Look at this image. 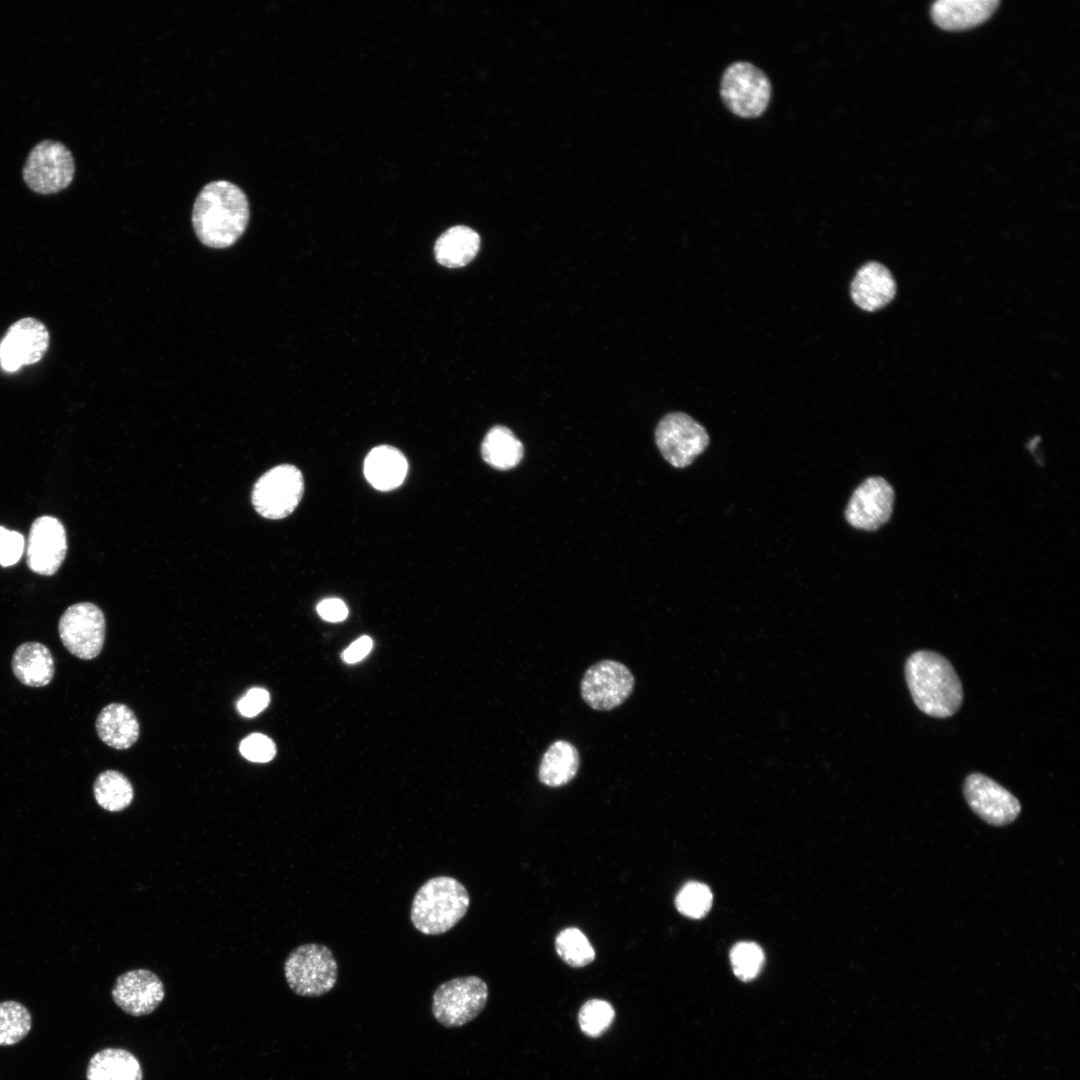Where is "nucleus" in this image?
<instances>
[{
	"label": "nucleus",
	"instance_id": "nucleus-17",
	"mask_svg": "<svg viewBox=\"0 0 1080 1080\" xmlns=\"http://www.w3.org/2000/svg\"><path fill=\"white\" fill-rule=\"evenodd\" d=\"M850 293L858 307L873 312L891 302L896 293V284L884 265L868 262L856 272Z\"/></svg>",
	"mask_w": 1080,
	"mask_h": 1080
},
{
	"label": "nucleus",
	"instance_id": "nucleus-21",
	"mask_svg": "<svg viewBox=\"0 0 1080 1080\" xmlns=\"http://www.w3.org/2000/svg\"><path fill=\"white\" fill-rule=\"evenodd\" d=\"M99 738L118 750L130 748L139 737V723L134 712L125 704L110 703L96 719Z\"/></svg>",
	"mask_w": 1080,
	"mask_h": 1080
},
{
	"label": "nucleus",
	"instance_id": "nucleus-26",
	"mask_svg": "<svg viewBox=\"0 0 1080 1080\" xmlns=\"http://www.w3.org/2000/svg\"><path fill=\"white\" fill-rule=\"evenodd\" d=\"M93 794L100 807L111 812L127 808L134 797V790L128 778L119 771L101 772L93 785Z\"/></svg>",
	"mask_w": 1080,
	"mask_h": 1080
},
{
	"label": "nucleus",
	"instance_id": "nucleus-28",
	"mask_svg": "<svg viewBox=\"0 0 1080 1080\" xmlns=\"http://www.w3.org/2000/svg\"><path fill=\"white\" fill-rule=\"evenodd\" d=\"M31 1026V1014L24 1005L14 1000L0 1002V1046L20 1042Z\"/></svg>",
	"mask_w": 1080,
	"mask_h": 1080
},
{
	"label": "nucleus",
	"instance_id": "nucleus-4",
	"mask_svg": "<svg viewBox=\"0 0 1080 1080\" xmlns=\"http://www.w3.org/2000/svg\"><path fill=\"white\" fill-rule=\"evenodd\" d=\"M284 975L295 994L319 997L334 988L338 966L327 946L307 943L290 952L284 963Z\"/></svg>",
	"mask_w": 1080,
	"mask_h": 1080
},
{
	"label": "nucleus",
	"instance_id": "nucleus-13",
	"mask_svg": "<svg viewBox=\"0 0 1080 1080\" xmlns=\"http://www.w3.org/2000/svg\"><path fill=\"white\" fill-rule=\"evenodd\" d=\"M893 503L892 486L884 478L870 477L853 492L845 510V518L857 529L874 531L890 519Z\"/></svg>",
	"mask_w": 1080,
	"mask_h": 1080
},
{
	"label": "nucleus",
	"instance_id": "nucleus-23",
	"mask_svg": "<svg viewBox=\"0 0 1080 1080\" xmlns=\"http://www.w3.org/2000/svg\"><path fill=\"white\" fill-rule=\"evenodd\" d=\"M579 764L576 747L568 741L557 740L542 756L538 770L539 781L554 788L568 784L576 776Z\"/></svg>",
	"mask_w": 1080,
	"mask_h": 1080
},
{
	"label": "nucleus",
	"instance_id": "nucleus-36",
	"mask_svg": "<svg viewBox=\"0 0 1080 1080\" xmlns=\"http://www.w3.org/2000/svg\"><path fill=\"white\" fill-rule=\"evenodd\" d=\"M372 645L373 643L369 636H361L345 649L342 653V659L348 664L359 662L369 654Z\"/></svg>",
	"mask_w": 1080,
	"mask_h": 1080
},
{
	"label": "nucleus",
	"instance_id": "nucleus-29",
	"mask_svg": "<svg viewBox=\"0 0 1080 1080\" xmlns=\"http://www.w3.org/2000/svg\"><path fill=\"white\" fill-rule=\"evenodd\" d=\"M614 1017L615 1011L609 1002L602 999H590L582 1005L578 1013V1022L585 1035L598 1037L609 1028Z\"/></svg>",
	"mask_w": 1080,
	"mask_h": 1080
},
{
	"label": "nucleus",
	"instance_id": "nucleus-9",
	"mask_svg": "<svg viewBox=\"0 0 1080 1080\" xmlns=\"http://www.w3.org/2000/svg\"><path fill=\"white\" fill-rule=\"evenodd\" d=\"M656 444L667 462L676 468L690 465L709 444L706 429L683 412L665 415L655 430Z\"/></svg>",
	"mask_w": 1080,
	"mask_h": 1080
},
{
	"label": "nucleus",
	"instance_id": "nucleus-2",
	"mask_svg": "<svg viewBox=\"0 0 1080 1080\" xmlns=\"http://www.w3.org/2000/svg\"><path fill=\"white\" fill-rule=\"evenodd\" d=\"M906 683L916 706L936 718L954 715L963 701L961 681L952 664L941 654L920 650L905 663Z\"/></svg>",
	"mask_w": 1080,
	"mask_h": 1080
},
{
	"label": "nucleus",
	"instance_id": "nucleus-10",
	"mask_svg": "<svg viewBox=\"0 0 1080 1080\" xmlns=\"http://www.w3.org/2000/svg\"><path fill=\"white\" fill-rule=\"evenodd\" d=\"M58 633L65 648L77 658L90 660L99 655L105 639V617L91 602L69 606L61 615Z\"/></svg>",
	"mask_w": 1080,
	"mask_h": 1080
},
{
	"label": "nucleus",
	"instance_id": "nucleus-27",
	"mask_svg": "<svg viewBox=\"0 0 1080 1080\" xmlns=\"http://www.w3.org/2000/svg\"><path fill=\"white\" fill-rule=\"evenodd\" d=\"M559 957L569 966L584 967L595 958V950L586 935L576 927L562 930L555 939Z\"/></svg>",
	"mask_w": 1080,
	"mask_h": 1080
},
{
	"label": "nucleus",
	"instance_id": "nucleus-1",
	"mask_svg": "<svg viewBox=\"0 0 1080 1080\" xmlns=\"http://www.w3.org/2000/svg\"><path fill=\"white\" fill-rule=\"evenodd\" d=\"M191 219L195 234L203 245L216 249L228 248L237 242L247 228V196L232 182L212 181L198 193Z\"/></svg>",
	"mask_w": 1080,
	"mask_h": 1080
},
{
	"label": "nucleus",
	"instance_id": "nucleus-3",
	"mask_svg": "<svg viewBox=\"0 0 1080 1080\" xmlns=\"http://www.w3.org/2000/svg\"><path fill=\"white\" fill-rule=\"evenodd\" d=\"M469 904V893L461 882L449 876L433 877L413 898L411 922L423 934H443L465 916Z\"/></svg>",
	"mask_w": 1080,
	"mask_h": 1080
},
{
	"label": "nucleus",
	"instance_id": "nucleus-20",
	"mask_svg": "<svg viewBox=\"0 0 1080 1080\" xmlns=\"http://www.w3.org/2000/svg\"><path fill=\"white\" fill-rule=\"evenodd\" d=\"M408 462L404 454L390 445L374 447L364 461V475L372 487L391 491L406 478Z\"/></svg>",
	"mask_w": 1080,
	"mask_h": 1080
},
{
	"label": "nucleus",
	"instance_id": "nucleus-19",
	"mask_svg": "<svg viewBox=\"0 0 1080 1080\" xmlns=\"http://www.w3.org/2000/svg\"><path fill=\"white\" fill-rule=\"evenodd\" d=\"M11 667L15 677L29 687L48 685L55 672L51 651L47 646L36 641L24 642L16 648Z\"/></svg>",
	"mask_w": 1080,
	"mask_h": 1080
},
{
	"label": "nucleus",
	"instance_id": "nucleus-15",
	"mask_svg": "<svg viewBox=\"0 0 1080 1080\" xmlns=\"http://www.w3.org/2000/svg\"><path fill=\"white\" fill-rule=\"evenodd\" d=\"M67 538L63 524L51 516H41L31 525L27 543V564L35 573L53 575L63 563Z\"/></svg>",
	"mask_w": 1080,
	"mask_h": 1080
},
{
	"label": "nucleus",
	"instance_id": "nucleus-24",
	"mask_svg": "<svg viewBox=\"0 0 1080 1080\" xmlns=\"http://www.w3.org/2000/svg\"><path fill=\"white\" fill-rule=\"evenodd\" d=\"M479 247V235L471 228L459 225L451 227L437 239L434 253L441 265L458 268L468 264L478 253Z\"/></svg>",
	"mask_w": 1080,
	"mask_h": 1080
},
{
	"label": "nucleus",
	"instance_id": "nucleus-33",
	"mask_svg": "<svg viewBox=\"0 0 1080 1080\" xmlns=\"http://www.w3.org/2000/svg\"><path fill=\"white\" fill-rule=\"evenodd\" d=\"M24 547L22 534L0 526V565L7 567L17 563L23 554Z\"/></svg>",
	"mask_w": 1080,
	"mask_h": 1080
},
{
	"label": "nucleus",
	"instance_id": "nucleus-6",
	"mask_svg": "<svg viewBox=\"0 0 1080 1080\" xmlns=\"http://www.w3.org/2000/svg\"><path fill=\"white\" fill-rule=\"evenodd\" d=\"M488 1000V987L478 976L457 977L441 983L432 996V1013L447 1028L475 1019Z\"/></svg>",
	"mask_w": 1080,
	"mask_h": 1080
},
{
	"label": "nucleus",
	"instance_id": "nucleus-16",
	"mask_svg": "<svg viewBox=\"0 0 1080 1080\" xmlns=\"http://www.w3.org/2000/svg\"><path fill=\"white\" fill-rule=\"evenodd\" d=\"M111 995L121 1010L139 1017L156 1010L164 999L165 989L154 972L133 969L117 977Z\"/></svg>",
	"mask_w": 1080,
	"mask_h": 1080
},
{
	"label": "nucleus",
	"instance_id": "nucleus-18",
	"mask_svg": "<svg viewBox=\"0 0 1080 1080\" xmlns=\"http://www.w3.org/2000/svg\"><path fill=\"white\" fill-rule=\"evenodd\" d=\"M998 0H939L931 8L932 19L945 30H964L986 21Z\"/></svg>",
	"mask_w": 1080,
	"mask_h": 1080
},
{
	"label": "nucleus",
	"instance_id": "nucleus-7",
	"mask_svg": "<svg viewBox=\"0 0 1080 1080\" xmlns=\"http://www.w3.org/2000/svg\"><path fill=\"white\" fill-rule=\"evenodd\" d=\"M304 492L301 471L292 464L277 465L265 472L255 483L251 500L261 516L283 519L298 506Z\"/></svg>",
	"mask_w": 1080,
	"mask_h": 1080
},
{
	"label": "nucleus",
	"instance_id": "nucleus-25",
	"mask_svg": "<svg viewBox=\"0 0 1080 1080\" xmlns=\"http://www.w3.org/2000/svg\"><path fill=\"white\" fill-rule=\"evenodd\" d=\"M483 460L497 470L516 467L523 457V445L507 427L496 425L485 435L481 444Z\"/></svg>",
	"mask_w": 1080,
	"mask_h": 1080
},
{
	"label": "nucleus",
	"instance_id": "nucleus-32",
	"mask_svg": "<svg viewBox=\"0 0 1080 1080\" xmlns=\"http://www.w3.org/2000/svg\"><path fill=\"white\" fill-rule=\"evenodd\" d=\"M239 749L243 757L259 763L269 762L276 754L272 739L261 733H253L244 738Z\"/></svg>",
	"mask_w": 1080,
	"mask_h": 1080
},
{
	"label": "nucleus",
	"instance_id": "nucleus-8",
	"mask_svg": "<svg viewBox=\"0 0 1080 1080\" xmlns=\"http://www.w3.org/2000/svg\"><path fill=\"white\" fill-rule=\"evenodd\" d=\"M75 162L70 149L60 141L45 139L29 152L23 166V179L35 192L52 194L72 181Z\"/></svg>",
	"mask_w": 1080,
	"mask_h": 1080
},
{
	"label": "nucleus",
	"instance_id": "nucleus-30",
	"mask_svg": "<svg viewBox=\"0 0 1080 1080\" xmlns=\"http://www.w3.org/2000/svg\"><path fill=\"white\" fill-rule=\"evenodd\" d=\"M712 898L707 885L692 881L681 888L675 898V905L681 914L698 919L710 910Z\"/></svg>",
	"mask_w": 1080,
	"mask_h": 1080
},
{
	"label": "nucleus",
	"instance_id": "nucleus-35",
	"mask_svg": "<svg viewBox=\"0 0 1080 1080\" xmlns=\"http://www.w3.org/2000/svg\"><path fill=\"white\" fill-rule=\"evenodd\" d=\"M317 612L325 621L340 622L346 619L348 608L342 600L338 598H328L322 600L317 605Z\"/></svg>",
	"mask_w": 1080,
	"mask_h": 1080
},
{
	"label": "nucleus",
	"instance_id": "nucleus-11",
	"mask_svg": "<svg viewBox=\"0 0 1080 1080\" xmlns=\"http://www.w3.org/2000/svg\"><path fill=\"white\" fill-rule=\"evenodd\" d=\"M634 676L627 666L614 660H601L584 673L580 684L584 702L597 711L620 706L633 692Z\"/></svg>",
	"mask_w": 1080,
	"mask_h": 1080
},
{
	"label": "nucleus",
	"instance_id": "nucleus-5",
	"mask_svg": "<svg viewBox=\"0 0 1080 1080\" xmlns=\"http://www.w3.org/2000/svg\"><path fill=\"white\" fill-rule=\"evenodd\" d=\"M772 86L767 75L754 64L736 61L726 67L720 94L726 107L743 118L758 117L766 110Z\"/></svg>",
	"mask_w": 1080,
	"mask_h": 1080
},
{
	"label": "nucleus",
	"instance_id": "nucleus-14",
	"mask_svg": "<svg viewBox=\"0 0 1080 1080\" xmlns=\"http://www.w3.org/2000/svg\"><path fill=\"white\" fill-rule=\"evenodd\" d=\"M49 346V332L39 320L26 317L13 323L0 343V364L13 372L40 361Z\"/></svg>",
	"mask_w": 1080,
	"mask_h": 1080
},
{
	"label": "nucleus",
	"instance_id": "nucleus-22",
	"mask_svg": "<svg viewBox=\"0 0 1080 1080\" xmlns=\"http://www.w3.org/2000/svg\"><path fill=\"white\" fill-rule=\"evenodd\" d=\"M87 1080H143L138 1059L121 1048H105L95 1053L88 1064Z\"/></svg>",
	"mask_w": 1080,
	"mask_h": 1080
},
{
	"label": "nucleus",
	"instance_id": "nucleus-12",
	"mask_svg": "<svg viewBox=\"0 0 1080 1080\" xmlns=\"http://www.w3.org/2000/svg\"><path fill=\"white\" fill-rule=\"evenodd\" d=\"M963 793L970 808L985 822L1004 826L1021 811L1018 799L993 779L972 773L965 779Z\"/></svg>",
	"mask_w": 1080,
	"mask_h": 1080
},
{
	"label": "nucleus",
	"instance_id": "nucleus-34",
	"mask_svg": "<svg viewBox=\"0 0 1080 1080\" xmlns=\"http://www.w3.org/2000/svg\"><path fill=\"white\" fill-rule=\"evenodd\" d=\"M270 702V695L263 688H251L237 704L238 711L244 717H254L263 711Z\"/></svg>",
	"mask_w": 1080,
	"mask_h": 1080
},
{
	"label": "nucleus",
	"instance_id": "nucleus-31",
	"mask_svg": "<svg viewBox=\"0 0 1080 1080\" xmlns=\"http://www.w3.org/2000/svg\"><path fill=\"white\" fill-rule=\"evenodd\" d=\"M730 960L734 974L743 981H750L759 974L764 954L757 944L740 942L732 948Z\"/></svg>",
	"mask_w": 1080,
	"mask_h": 1080
}]
</instances>
